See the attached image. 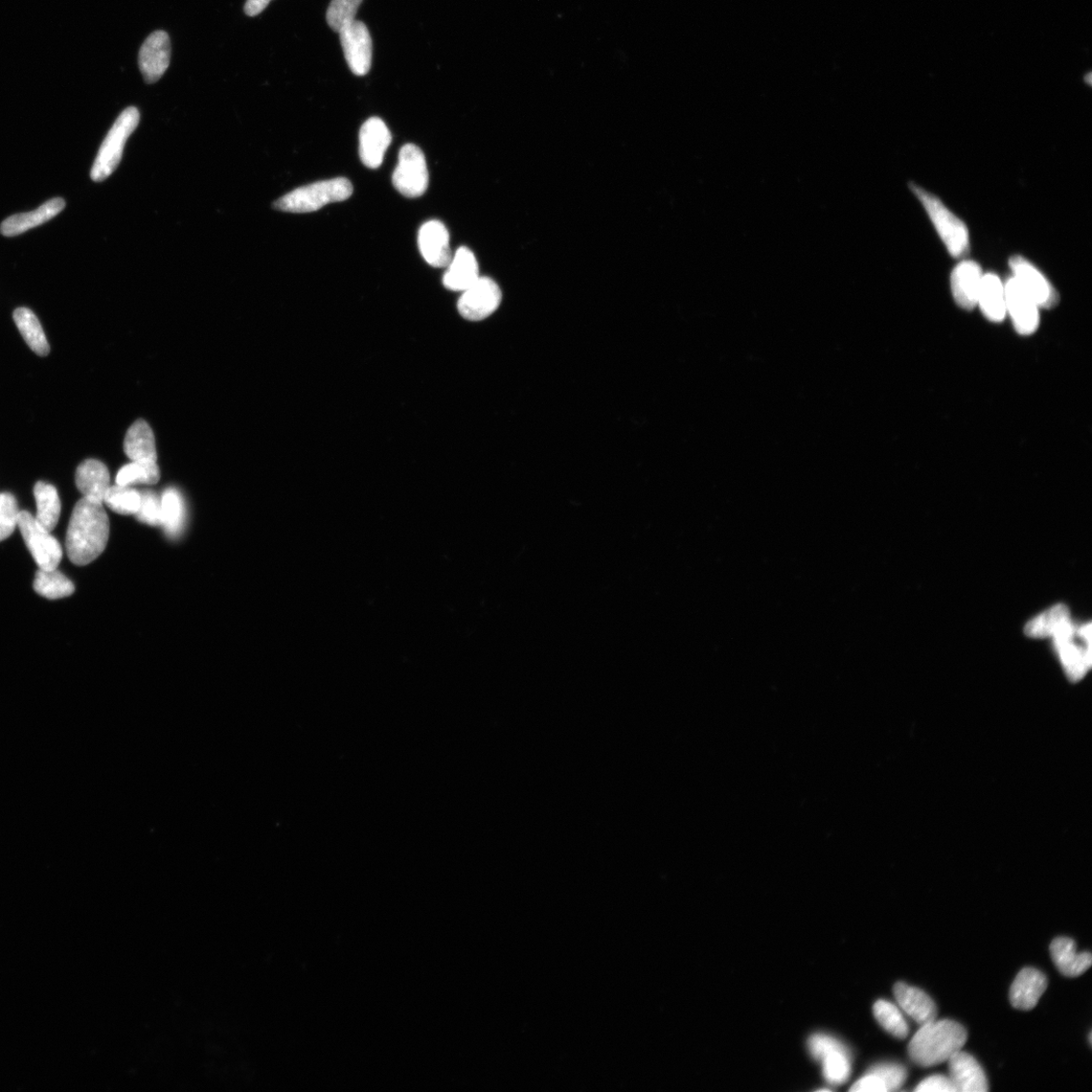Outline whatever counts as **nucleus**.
<instances>
[{
	"label": "nucleus",
	"mask_w": 1092,
	"mask_h": 1092,
	"mask_svg": "<svg viewBox=\"0 0 1092 1092\" xmlns=\"http://www.w3.org/2000/svg\"><path fill=\"white\" fill-rule=\"evenodd\" d=\"M161 480V470L157 464L132 462L123 467L117 474L116 483L121 486L134 484L155 485Z\"/></svg>",
	"instance_id": "obj_34"
},
{
	"label": "nucleus",
	"mask_w": 1092,
	"mask_h": 1092,
	"mask_svg": "<svg viewBox=\"0 0 1092 1092\" xmlns=\"http://www.w3.org/2000/svg\"><path fill=\"white\" fill-rule=\"evenodd\" d=\"M353 187L345 177L314 182L278 199L273 207L281 212L306 214L322 209L326 204L344 201L351 197Z\"/></svg>",
	"instance_id": "obj_3"
},
{
	"label": "nucleus",
	"mask_w": 1092,
	"mask_h": 1092,
	"mask_svg": "<svg viewBox=\"0 0 1092 1092\" xmlns=\"http://www.w3.org/2000/svg\"><path fill=\"white\" fill-rule=\"evenodd\" d=\"M418 245L427 263L434 267H447L452 259L449 233L440 221L425 223L419 231Z\"/></svg>",
	"instance_id": "obj_15"
},
{
	"label": "nucleus",
	"mask_w": 1092,
	"mask_h": 1092,
	"mask_svg": "<svg viewBox=\"0 0 1092 1092\" xmlns=\"http://www.w3.org/2000/svg\"><path fill=\"white\" fill-rule=\"evenodd\" d=\"M18 507L14 495L0 494V541L9 538L17 528Z\"/></svg>",
	"instance_id": "obj_37"
},
{
	"label": "nucleus",
	"mask_w": 1092,
	"mask_h": 1092,
	"mask_svg": "<svg viewBox=\"0 0 1092 1092\" xmlns=\"http://www.w3.org/2000/svg\"><path fill=\"white\" fill-rule=\"evenodd\" d=\"M874 1016L882 1028L898 1039H905L909 1028L900 1010L887 1000H878L873 1008Z\"/></svg>",
	"instance_id": "obj_32"
},
{
	"label": "nucleus",
	"mask_w": 1092,
	"mask_h": 1092,
	"mask_svg": "<svg viewBox=\"0 0 1092 1092\" xmlns=\"http://www.w3.org/2000/svg\"><path fill=\"white\" fill-rule=\"evenodd\" d=\"M65 206L66 202L63 198H52L48 201H46L44 204H42L41 207L33 212L17 214L6 219L3 222L2 226H0V231H2L3 235L7 237H13L21 233H25L33 229V228L48 222L56 217L63 211Z\"/></svg>",
	"instance_id": "obj_22"
},
{
	"label": "nucleus",
	"mask_w": 1092,
	"mask_h": 1092,
	"mask_svg": "<svg viewBox=\"0 0 1092 1092\" xmlns=\"http://www.w3.org/2000/svg\"><path fill=\"white\" fill-rule=\"evenodd\" d=\"M124 451L132 462L157 464L155 438L150 425L146 421L136 420L128 429L124 440Z\"/></svg>",
	"instance_id": "obj_23"
},
{
	"label": "nucleus",
	"mask_w": 1092,
	"mask_h": 1092,
	"mask_svg": "<svg viewBox=\"0 0 1092 1092\" xmlns=\"http://www.w3.org/2000/svg\"><path fill=\"white\" fill-rule=\"evenodd\" d=\"M141 494V504L138 512L135 514L136 519L150 527L163 526V506L162 497L159 498L152 491H143Z\"/></svg>",
	"instance_id": "obj_36"
},
{
	"label": "nucleus",
	"mask_w": 1092,
	"mask_h": 1092,
	"mask_svg": "<svg viewBox=\"0 0 1092 1092\" xmlns=\"http://www.w3.org/2000/svg\"><path fill=\"white\" fill-rule=\"evenodd\" d=\"M392 142V134L379 118H371L359 132V156L368 168L377 169Z\"/></svg>",
	"instance_id": "obj_13"
},
{
	"label": "nucleus",
	"mask_w": 1092,
	"mask_h": 1092,
	"mask_svg": "<svg viewBox=\"0 0 1092 1092\" xmlns=\"http://www.w3.org/2000/svg\"><path fill=\"white\" fill-rule=\"evenodd\" d=\"M844 1045L836 1039L821 1034L812 1036L808 1042L809 1052L812 1057L818 1061H821L826 1055L841 1048Z\"/></svg>",
	"instance_id": "obj_39"
},
{
	"label": "nucleus",
	"mask_w": 1092,
	"mask_h": 1092,
	"mask_svg": "<svg viewBox=\"0 0 1092 1092\" xmlns=\"http://www.w3.org/2000/svg\"><path fill=\"white\" fill-rule=\"evenodd\" d=\"M109 472L106 465L97 460H86L76 470V483L83 498L104 503L108 491Z\"/></svg>",
	"instance_id": "obj_24"
},
{
	"label": "nucleus",
	"mask_w": 1092,
	"mask_h": 1092,
	"mask_svg": "<svg viewBox=\"0 0 1092 1092\" xmlns=\"http://www.w3.org/2000/svg\"><path fill=\"white\" fill-rule=\"evenodd\" d=\"M104 504L118 514L135 515L140 508L141 494L130 486H110L105 496Z\"/></svg>",
	"instance_id": "obj_31"
},
{
	"label": "nucleus",
	"mask_w": 1092,
	"mask_h": 1092,
	"mask_svg": "<svg viewBox=\"0 0 1092 1092\" xmlns=\"http://www.w3.org/2000/svg\"><path fill=\"white\" fill-rule=\"evenodd\" d=\"M34 496L37 504L35 518L41 527L51 532L57 527L61 514L58 492L48 483L38 482L34 488Z\"/></svg>",
	"instance_id": "obj_27"
},
{
	"label": "nucleus",
	"mask_w": 1092,
	"mask_h": 1092,
	"mask_svg": "<svg viewBox=\"0 0 1092 1092\" xmlns=\"http://www.w3.org/2000/svg\"><path fill=\"white\" fill-rule=\"evenodd\" d=\"M823 1063L824 1076L834 1085L843 1084L851 1075L850 1053L845 1046L826 1055Z\"/></svg>",
	"instance_id": "obj_33"
},
{
	"label": "nucleus",
	"mask_w": 1092,
	"mask_h": 1092,
	"mask_svg": "<svg viewBox=\"0 0 1092 1092\" xmlns=\"http://www.w3.org/2000/svg\"><path fill=\"white\" fill-rule=\"evenodd\" d=\"M1076 636L1054 640L1055 650L1069 681L1078 682L1092 665L1091 646L1086 648L1075 642Z\"/></svg>",
	"instance_id": "obj_20"
},
{
	"label": "nucleus",
	"mask_w": 1092,
	"mask_h": 1092,
	"mask_svg": "<svg viewBox=\"0 0 1092 1092\" xmlns=\"http://www.w3.org/2000/svg\"><path fill=\"white\" fill-rule=\"evenodd\" d=\"M393 185L401 195L410 198L419 197L427 191L429 174L426 158L416 145L407 144L400 150Z\"/></svg>",
	"instance_id": "obj_7"
},
{
	"label": "nucleus",
	"mask_w": 1092,
	"mask_h": 1092,
	"mask_svg": "<svg viewBox=\"0 0 1092 1092\" xmlns=\"http://www.w3.org/2000/svg\"><path fill=\"white\" fill-rule=\"evenodd\" d=\"M139 122L140 112L135 106L127 107L121 113L99 150L94 167L91 168V179L96 182L104 181L117 169L126 142L138 127Z\"/></svg>",
	"instance_id": "obj_5"
},
{
	"label": "nucleus",
	"mask_w": 1092,
	"mask_h": 1092,
	"mask_svg": "<svg viewBox=\"0 0 1092 1092\" xmlns=\"http://www.w3.org/2000/svg\"><path fill=\"white\" fill-rule=\"evenodd\" d=\"M34 589L39 595L50 600L70 597L75 593L74 583L61 572L54 570H41L36 574Z\"/></svg>",
	"instance_id": "obj_29"
},
{
	"label": "nucleus",
	"mask_w": 1092,
	"mask_h": 1092,
	"mask_svg": "<svg viewBox=\"0 0 1092 1092\" xmlns=\"http://www.w3.org/2000/svg\"><path fill=\"white\" fill-rule=\"evenodd\" d=\"M17 528L28 550L41 570H54L59 565L63 551L51 532L39 525L28 511H19Z\"/></svg>",
	"instance_id": "obj_6"
},
{
	"label": "nucleus",
	"mask_w": 1092,
	"mask_h": 1092,
	"mask_svg": "<svg viewBox=\"0 0 1092 1092\" xmlns=\"http://www.w3.org/2000/svg\"><path fill=\"white\" fill-rule=\"evenodd\" d=\"M950 1079L956 1092H986L988 1081L980 1063L970 1054L959 1051L949 1060Z\"/></svg>",
	"instance_id": "obj_17"
},
{
	"label": "nucleus",
	"mask_w": 1092,
	"mask_h": 1092,
	"mask_svg": "<svg viewBox=\"0 0 1092 1092\" xmlns=\"http://www.w3.org/2000/svg\"><path fill=\"white\" fill-rule=\"evenodd\" d=\"M879 1077L887 1091L899 1089L907 1078L906 1069L896 1063H880L873 1066L867 1073Z\"/></svg>",
	"instance_id": "obj_38"
},
{
	"label": "nucleus",
	"mask_w": 1092,
	"mask_h": 1092,
	"mask_svg": "<svg viewBox=\"0 0 1092 1092\" xmlns=\"http://www.w3.org/2000/svg\"><path fill=\"white\" fill-rule=\"evenodd\" d=\"M163 528L171 538L182 533L186 526V505L184 499L174 489H167L162 496Z\"/></svg>",
	"instance_id": "obj_30"
},
{
	"label": "nucleus",
	"mask_w": 1092,
	"mask_h": 1092,
	"mask_svg": "<svg viewBox=\"0 0 1092 1092\" xmlns=\"http://www.w3.org/2000/svg\"><path fill=\"white\" fill-rule=\"evenodd\" d=\"M444 273L443 285L452 291H465L480 279L479 264L471 250L461 247Z\"/></svg>",
	"instance_id": "obj_21"
},
{
	"label": "nucleus",
	"mask_w": 1092,
	"mask_h": 1092,
	"mask_svg": "<svg viewBox=\"0 0 1092 1092\" xmlns=\"http://www.w3.org/2000/svg\"><path fill=\"white\" fill-rule=\"evenodd\" d=\"M363 0H332L326 14L329 27L339 33L355 20Z\"/></svg>",
	"instance_id": "obj_35"
},
{
	"label": "nucleus",
	"mask_w": 1092,
	"mask_h": 1092,
	"mask_svg": "<svg viewBox=\"0 0 1092 1092\" xmlns=\"http://www.w3.org/2000/svg\"><path fill=\"white\" fill-rule=\"evenodd\" d=\"M170 39L167 32L152 33L139 52V67L147 83H155L168 70L170 64Z\"/></svg>",
	"instance_id": "obj_12"
},
{
	"label": "nucleus",
	"mask_w": 1092,
	"mask_h": 1092,
	"mask_svg": "<svg viewBox=\"0 0 1092 1092\" xmlns=\"http://www.w3.org/2000/svg\"><path fill=\"white\" fill-rule=\"evenodd\" d=\"M977 305L991 322H1001L1007 316L1005 285L1000 279L987 273L984 276Z\"/></svg>",
	"instance_id": "obj_26"
},
{
	"label": "nucleus",
	"mask_w": 1092,
	"mask_h": 1092,
	"mask_svg": "<svg viewBox=\"0 0 1092 1092\" xmlns=\"http://www.w3.org/2000/svg\"><path fill=\"white\" fill-rule=\"evenodd\" d=\"M1005 291L1007 314L1011 315L1016 330L1021 335L1034 333L1040 323L1038 305L1014 278L1005 284Z\"/></svg>",
	"instance_id": "obj_11"
},
{
	"label": "nucleus",
	"mask_w": 1092,
	"mask_h": 1092,
	"mask_svg": "<svg viewBox=\"0 0 1092 1092\" xmlns=\"http://www.w3.org/2000/svg\"><path fill=\"white\" fill-rule=\"evenodd\" d=\"M895 995L900 1009L919 1025L937 1018V1007L925 991L904 983L895 986Z\"/></svg>",
	"instance_id": "obj_19"
},
{
	"label": "nucleus",
	"mask_w": 1092,
	"mask_h": 1092,
	"mask_svg": "<svg viewBox=\"0 0 1092 1092\" xmlns=\"http://www.w3.org/2000/svg\"><path fill=\"white\" fill-rule=\"evenodd\" d=\"M109 520L104 503L82 498L76 503L66 534V553L76 565H86L105 551Z\"/></svg>",
	"instance_id": "obj_1"
},
{
	"label": "nucleus",
	"mask_w": 1092,
	"mask_h": 1092,
	"mask_svg": "<svg viewBox=\"0 0 1092 1092\" xmlns=\"http://www.w3.org/2000/svg\"><path fill=\"white\" fill-rule=\"evenodd\" d=\"M919 1092H956L951 1079L944 1076H932L923 1080L916 1088Z\"/></svg>",
	"instance_id": "obj_40"
},
{
	"label": "nucleus",
	"mask_w": 1092,
	"mask_h": 1092,
	"mask_svg": "<svg viewBox=\"0 0 1092 1092\" xmlns=\"http://www.w3.org/2000/svg\"><path fill=\"white\" fill-rule=\"evenodd\" d=\"M15 323L29 348L39 356L48 355L50 346L37 316L28 308H18L14 312Z\"/></svg>",
	"instance_id": "obj_28"
},
{
	"label": "nucleus",
	"mask_w": 1092,
	"mask_h": 1092,
	"mask_svg": "<svg viewBox=\"0 0 1092 1092\" xmlns=\"http://www.w3.org/2000/svg\"><path fill=\"white\" fill-rule=\"evenodd\" d=\"M928 214L953 258H961L969 254L970 241L966 225L956 217L940 198L916 184L909 185Z\"/></svg>",
	"instance_id": "obj_4"
},
{
	"label": "nucleus",
	"mask_w": 1092,
	"mask_h": 1092,
	"mask_svg": "<svg viewBox=\"0 0 1092 1092\" xmlns=\"http://www.w3.org/2000/svg\"><path fill=\"white\" fill-rule=\"evenodd\" d=\"M339 36L352 74L357 76L368 75L373 61V41L368 27L355 19L341 30Z\"/></svg>",
	"instance_id": "obj_9"
},
{
	"label": "nucleus",
	"mask_w": 1092,
	"mask_h": 1092,
	"mask_svg": "<svg viewBox=\"0 0 1092 1092\" xmlns=\"http://www.w3.org/2000/svg\"><path fill=\"white\" fill-rule=\"evenodd\" d=\"M1048 986L1044 973L1035 968L1022 969L1011 987L1010 999L1014 1008L1021 1011L1033 1010Z\"/></svg>",
	"instance_id": "obj_18"
},
{
	"label": "nucleus",
	"mask_w": 1092,
	"mask_h": 1092,
	"mask_svg": "<svg viewBox=\"0 0 1092 1092\" xmlns=\"http://www.w3.org/2000/svg\"><path fill=\"white\" fill-rule=\"evenodd\" d=\"M967 1038V1031L960 1023L935 1019L925 1023L909 1042L908 1055L919 1066H935L961 1051Z\"/></svg>",
	"instance_id": "obj_2"
},
{
	"label": "nucleus",
	"mask_w": 1092,
	"mask_h": 1092,
	"mask_svg": "<svg viewBox=\"0 0 1092 1092\" xmlns=\"http://www.w3.org/2000/svg\"><path fill=\"white\" fill-rule=\"evenodd\" d=\"M855 1092H886L887 1089L882 1080L876 1076L867 1074L858 1080L850 1089Z\"/></svg>",
	"instance_id": "obj_41"
},
{
	"label": "nucleus",
	"mask_w": 1092,
	"mask_h": 1092,
	"mask_svg": "<svg viewBox=\"0 0 1092 1092\" xmlns=\"http://www.w3.org/2000/svg\"><path fill=\"white\" fill-rule=\"evenodd\" d=\"M1050 952L1056 967L1066 977L1080 976L1092 964L1091 954L1078 953L1076 942L1071 938H1056L1050 946Z\"/></svg>",
	"instance_id": "obj_25"
},
{
	"label": "nucleus",
	"mask_w": 1092,
	"mask_h": 1092,
	"mask_svg": "<svg viewBox=\"0 0 1092 1092\" xmlns=\"http://www.w3.org/2000/svg\"><path fill=\"white\" fill-rule=\"evenodd\" d=\"M1077 629L1078 627L1072 622L1071 611L1068 607L1058 604L1028 622L1025 633L1032 639L1053 637L1054 640H1057L1076 636Z\"/></svg>",
	"instance_id": "obj_14"
},
{
	"label": "nucleus",
	"mask_w": 1092,
	"mask_h": 1092,
	"mask_svg": "<svg viewBox=\"0 0 1092 1092\" xmlns=\"http://www.w3.org/2000/svg\"><path fill=\"white\" fill-rule=\"evenodd\" d=\"M983 278L982 267L975 261L964 260L954 268L951 288L955 302L959 307L972 310L977 306Z\"/></svg>",
	"instance_id": "obj_16"
},
{
	"label": "nucleus",
	"mask_w": 1092,
	"mask_h": 1092,
	"mask_svg": "<svg viewBox=\"0 0 1092 1092\" xmlns=\"http://www.w3.org/2000/svg\"><path fill=\"white\" fill-rule=\"evenodd\" d=\"M502 291L490 278H481L463 291L458 310L466 320L476 322L485 320L500 306Z\"/></svg>",
	"instance_id": "obj_8"
},
{
	"label": "nucleus",
	"mask_w": 1092,
	"mask_h": 1092,
	"mask_svg": "<svg viewBox=\"0 0 1092 1092\" xmlns=\"http://www.w3.org/2000/svg\"><path fill=\"white\" fill-rule=\"evenodd\" d=\"M270 3L271 0H247L244 10L247 15L257 16L261 14Z\"/></svg>",
	"instance_id": "obj_42"
},
{
	"label": "nucleus",
	"mask_w": 1092,
	"mask_h": 1092,
	"mask_svg": "<svg viewBox=\"0 0 1092 1092\" xmlns=\"http://www.w3.org/2000/svg\"><path fill=\"white\" fill-rule=\"evenodd\" d=\"M1010 265L1014 272V279L1030 295L1039 308L1050 309L1058 304V292L1030 261L1016 256L1011 258Z\"/></svg>",
	"instance_id": "obj_10"
}]
</instances>
